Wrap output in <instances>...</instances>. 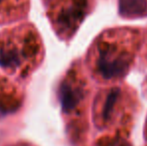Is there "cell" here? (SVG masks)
Wrapping results in <instances>:
<instances>
[{"label": "cell", "mask_w": 147, "mask_h": 146, "mask_svg": "<svg viewBox=\"0 0 147 146\" xmlns=\"http://www.w3.org/2000/svg\"><path fill=\"white\" fill-rule=\"evenodd\" d=\"M43 57L44 46L34 25L22 23L0 32V66L8 75L26 79Z\"/></svg>", "instance_id": "cell-1"}, {"label": "cell", "mask_w": 147, "mask_h": 146, "mask_svg": "<svg viewBox=\"0 0 147 146\" xmlns=\"http://www.w3.org/2000/svg\"><path fill=\"white\" fill-rule=\"evenodd\" d=\"M87 0H62L48 2V17L60 38L73 35L85 15Z\"/></svg>", "instance_id": "cell-2"}, {"label": "cell", "mask_w": 147, "mask_h": 146, "mask_svg": "<svg viewBox=\"0 0 147 146\" xmlns=\"http://www.w3.org/2000/svg\"><path fill=\"white\" fill-rule=\"evenodd\" d=\"M86 96L85 83L76 68H71L61 80L58 98L65 116H74L83 104Z\"/></svg>", "instance_id": "cell-3"}, {"label": "cell", "mask_w": 147, "mask_h": 146, "mask_svg": "<svg viewBox=\"0 0 147 146\" xmlns=\"http://www.w3.org/2000/svg\"><path fill=\"white\" fill-rule=\"evenodd\" d=\"M97 58L95 67L99 75L104 79H113L125 75L129 68L130 55L124 51H118L113 45L100 42L97 46Z\"/></svg>", "instance_id": "cell-4"}, {"label": "cell", "mask_w": 147, "mask_h": 146, "mask_svg": "<svg viewBox=\"0 0 147 146\" xmlns=\"http://www.w3.org/2000/svg\"><path fill=\"white\" fill-rule=\"evenodd\" d=\"M23 101V89L8 76L0 74V115L17 112Z\"/></svg>", "instance_id": "cell-5"}, {"label": "cell", "mask_w": 147, "mask_h": 146, "mask_svg": "<svg viewBox=\"0 0 147 146\" xmlns=\"http://www.w3.org/2000/svg\"><path fill=\"white\" fill-rule=\"evenodd\" d=\"M120 95V90L114 88L107 93L101 94L100 98H97L95 103V120L97 125L105 126V124L112 119L115 107L119 103Z\"/></svg>", "instance_id": "cell-6"}, {"label": "cell", "mask_w": 147, "mask_h": 146, "mask_svg": "<svg viewBox=\"0 0 147 146\" xmlns=\"http://www.w3.org/2000/svg\"><path fill=\"white\" fill-rule=\"evenodd\" d=\"M29 10V0H0V24L19 20Z\"/></svg>", "instance_id": "cell-7"}, {"label": "cell", "mask_w": 147, "mask_h": 146, "mask_svg": "<svg viewBox=\"0 0 147 146\" xmlns=\"http://www.w3.org/2000/svg\"><path fill=\"white\" fill-rule=\"evenodd\" d=\"M119 11L123 16L143 15L147 11L146 0H119Z\"/></svg>", "instance_id": "cell-8"}, {"label": "cell", "mask_w": 147, "mask_h": 146, "mask_svg": "<svg viewBox=\"0 0 147 146\" xmlns=\"http://www.w3.org/2000/svg\"><path fill=\"white\" fill-rule=\"evenodd\" d=\"M8 146H35V145L31 144L29 142H26V141H19V142L12 143V144H10Z\"/></svg>", "instance_id": "cell-9"}]
</instances>
